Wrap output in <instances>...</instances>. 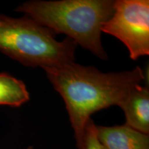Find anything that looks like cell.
<instances>
[{
	"mask_svg": "<svg viewBox=\"0 0 149 149\" xmlns=\"http://www.w3.org/2000/svg\"><path fill=\"white\" fill-rule=\"evenodd\" d=\"M65 102L78 149H84L86 128L95 112L121 105L130 89L144 79L142 70L102 72L74 62L43 68Z\"/></svg>",
	"mask_w": 149,
	"mask_h": 149,
	"instance_id": "obj_1",
	"label": "cell"
},
{
	"mask_svg": "<svg viewBox=\"0 0 149 149\" xmlns=\"http://www.w3.org/2000/svg\"><path fill=\"white\" fill-rule=\"evenodd\" d=\"M113 0H33L15 9L56 35L64 33L98 58L107 60L101 40L102 26L113 15Z\"/></svg>",
	"mask_w": 149,
	"mask_h": 149,
	"instance_id": "obj_2",
	"label": "cell"
},
{
	"mask_svg": "<svg viewBox=\"0 0 149 149\" xmlns=\"http://www.w3.org/2000/svg\"><path fill=\"white\" fill-rule=\"evenodd\" d=\"M56 35L28 16L0 15V51L24 66L43 69L74 62L77 44L68 37L59 42Z\"/></svg>",
	"mask_w": 149,
	"mask_h": 149,
	"instance_id": "obj_3",
	"label": "cell"
},
{
	"mask_svg": "<svg viewBox=\"0 0 149 149\" xmlns=\"http://www.w3.org/2000/svg\"><path fill=\"white\" fill-rule=\"evenodd\" d=\"M126 46L135 61L149 55V1L117 0L113 15L102 28Z\"/></svg>",
	"mask_w": 149,
	"mask_h": 149,
	"instance_id": "obj_4",
	"label": "cell"
},
{
	"mask_svg": "<svg viewBox=\"0 0 149 149\" xmlns=\"http://www.w3.org/2000/svg\"><path fill=\"white\" fill-rule=\"evenodd\" d=\"M96 133L98 140L105 149H149V135L126 124L96 125Z\"/></svg>",
	"mask_w": 149,
	"mask_h": 149,
	"instance_id": "obj_5",
	"label": "cell"
},
{
	"mask_svg": "<svg viewBox=\"0 0 149 149\" xmlns=\"http://www.w3.org/2000/svg\"><path fill=\"white\" fill-rule=\"evenodd\" d=\"M126 118V125L141 133L149 134L148 86L137 84L130 89L121 105Z\"/></svg>",
	"mask_w": 149,
	"mask_h": 149,
	"instance_id": "obj_6",
	"label": "cell"
},
{
	"mask_svg": "<svg viewBox=\"0 0 149 149\" xmlns=\"http://www.w3.org/2000/svg\"><path fill=\"white\" fill-rule=\"evenodd\" d=\"M29 100V93L22 80L6 72L0 73V105L19 107Z\"/></svg>",
	"mask_w": 149,
	"mask_h": 149,
	"instance_id": "obj_7",
	"label": "cell"
},
{
	"mask_svg": "<svg viewBox=\"0 0 149 149\" xmlns=\"http://www.w3.org/2000/svg\"><path fill=\"white\" fill-rule=\"evenodd\" d=\"M84 149H105L98 140L96 133V125L92 119L88 121L86 128Z\"/></svg>",
	"mask_w": 149,
	"mask_h": 149,
	"instance_id": "obj_8",
	"label": "cell"
},
{
	"mask_svg": "<svg viewBox=\"0 0 149 149\" xmlns=\"http://www.w3.org/2000/svg\"><path fill=\"white\" fill-rule=\"evenodd\" d=\"M26 149H33V146H29Z\"/></svg>",
	"mask_w": 149,
	"mask_h": 149,
	"instance_id": "obj_9",
	"label": "cell"
}]
</instances>
